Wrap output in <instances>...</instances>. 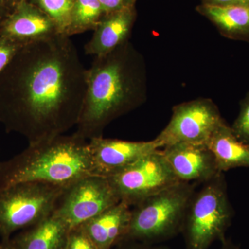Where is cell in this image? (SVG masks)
<instances>
[{
    "label": "cell",
    "mask_w": 249,
    "mask_h": 249,
    "mask_svg": "<svg viewBox=\"0 0 249 249\" xmlns=\"http://www.w3.org/2000/svg\"><path fill=\"white\" fill-rule=\"evenodd\" d=\"M87 89V70L70 37L58 34L18 51L0 73V124L29 144L76 127Z\"/></svg>",
    "instance_id": "6da1fadb"
},
{
    "label": "cell",
    "mask_w": 249,
    "mask_h": 249,
    "mask_svg": "<svg viewBox=\"0 0 249 249\" xmlns=\"http://www.w3.org/2000/svg\"><path fill=\"white\" fill-rule=\"evenodd\" d=\"M143 99V64L127 41L111 53L95 57L87 70L86 93L75 134L87 141L103 137L108 124Z\"/></svg>",
    "instance_id": "7a4b0ae2"
},
{
    "label": "cell",
    "mask_w": 249,
    "mask_h": 249,
    "mask_svg": "<svg viewBox=\"0 0 249 249\" xmlns=\"http://www.w3.org/2000/svg\"><path fill=\"white\" fill-rule=\"evenodd\" d=\"M92 175L88 141L71 135L56 136L29 144L27 149L0 164V188L23 182L65 187Z\"/></svg>",
    "instance_id": "3957f363"
},
{
    "label": "cell",
    "mask_w": 249,
    "mask_h": 249,
    "mask_svg": "<svg viewBox=\"0 0 249 249\" xmlns=\"http://www.w3.org/2000/svg\"><path fill=\"white\" fill-rule=\"evenodd\" d=\"M196 184L178 183L134 206L128 231L123 241L156 245L181 233Z\"/></svg>",
    "instance_id": "277c9868"
},
{
    "label": "cell",
    "mask_w": 249,
    "mask_h": 249,
    "mask_svg": "<svg viewBox=\"0 0 249 249\" xmlns=\"http://www.w3.org/2000/svg\"><path fill=\"white\" fill-rule=\"evenodd\" d=\"M233 216L227 181L221 173L192 196L181 232L186 249H208L216 241L223 242Z\"/></svg>",
    "instance_id": "5b68a950"
},
{
    "label": "cell",
    "mask_w": 249,
    "mask_h": 249,
    "mask_svg": "<svg viewBox=\"0 0 249 249\" xmlns=\"http://www.w3.org/2000/svg\"><path fill=\"white\" fill-rule=\"evenodd\" d=\"M63 188L37 181L0 188V240L52 215Z\"/></svg>",
    "instance_id": "8992f818"
},
{
    "label": "cell",
    "mask_w": 249,
    "mask_h": 249,
    "mask_svg": "<svg viewBox=\"0 0 249 249\" xmlns=\"http://www.w3.org/2000/svg\"><path fill=\"white\" fill-rule=\"evenodd\" d=\"M119 201L120 198L109 178L89 175L64 187L52 214L61 219L71 229L80 227Z\"/></svg>",
    "instance_id": "52a82bcc"
},
{
    "label": "cell",
    "mask_w": 249,
    "mask_h": 249,
    "mask_svg": "<svg viewBox=\"0 0 249 249\" xmlns=\"http://www.w3.org/2000/svg\"><path fill=\"white\" fill-rule=\"evenodd\" d=\"M108 178L120 201L131 207L149 196L182 182L174 173L161 149L142 157L124 171Z\"/></svg>",
    "instance_id": "ba28073f"
},
{
    "label": "cell",
    "mask_w": 249,
    "mask_h": 249,
    "mask_svg": "<svg viewBox=\"0 0 249 249\" xmlns=\"http://www.w3.org/2000/svg\"><path fill=\"white\" fill-rule=\"evenodd\" d=\"M224 122L211 100H195L175 106L170 122L155 139L160 149L177 143L206 145Z\"/></svg>",
    "instance_id": "9c48e42d"
},
{
    "label": "cell",
    "mask_w": 249,
    "mask_h": 249,
    "mask_svg": "<svg viewBox=\"0 0 249 249\" xmlns=\"http://www.w3.org/2000/svg\"><path fill=\"white\" fill-rule=\"evenodd\" d=\"M92 175L110 178L134 163L160 149L155 139L150 142H129L96 137L88 141Z\"/></svg>",
    "instance_id": "30bf717a"
},
{
    "label": "cell",
    "mask_w": 249,
    "mask_h": 249,
    "mask_svg": "<svg viewBox=\"0 0 249 249\" xmlns=\"http://www.w3.org/2000/svg\"><path fill=\"white\" fill-rule=\"evenodd\" d=\"M58 34L55 23L31 1L17 5L0 24V37L22 45Z\"/></svg>",
    "instance_id": "8fae6325"
},
{
    "label": "cell",
    "mask_w": 249,
    "mask_h": 249,
    "mask_svg": "<svg viewBox=\"0 0 249 249\" xmlns=\"http://www.w3.org/2000/svg\"><path fill=\"white\" fill-rule=\"evenodd\" d=\"M161 152L182 182L204 183L222 173L206 144H174L163 147Z\"/></svg>",
    "instance_id": "7c38bea8"
},
{
    "label": "cell",
    "mask_w": 249,
    "mask_h": 249,
    "mask_svg": "<svg viewBox=\"0 0 249 249\" xmlns=\"http://www.w3.org/2000/svg\"><path fill=\"white\" fill-rule=\"evenodd\" d=\"M136 18L134 5L105 15L93 30L92 37L85 45L87 55L102 56L127 42Z\"/></svg>",
    "instance_id": "4fadbf2b"
},
{
    "label": "cell",
    "mask_w": 249,
    "mask_h": 249,
    "mask_svg": "<svg viewBox=\"0 0 249 249\" xmlns=\"http://www.w3.org/2000/svg\"><path fill=\"white\" fill-rule=\"evenodd\" d=\"M132 207L119 201L80 227L99 249H113L127 234Z\"/></svg>",
    "instance_id": "5bb4252c"
},
{
    "label": "cell",
    "mask_w": 249,
    "mask_h": 249,
    "mask_svg": "<svg viewBox=\"0 0 249 249\" xmlns=\"http://www.w3.org/2000/svg\"><path fill=\"white\" fill-rule=\"evenodd\" d=\"M70 229L52 214L11 237L15 249H65Z\"/></svg>",
    "instance_id": "9a60e30c"
},
{
    "label": "cell",
    "mask_w": 249,
    "mask_h": 249,
    "mask_svg": "<svg viewBox=\"0 0 249 249\" xmlns=\"http://www.w3.org/2000/svg\"><path fill=\"white\" fill-rule=\"evenodd\" d=\"M206 145L222 173L233 168H249V144L240 142L227 123L214 131Z\"/></svg>",
    "instance_id": "2e32d148"
},
{
    "label": "cell",
    "mask_w": 249,
    "mask_h": 249,
    "mask_svg": "<svg viewBox=\"0 0 249 249\" xmlns=\"http://www.w3.org/2000/svg\"><path fill=\"white\" fill-rule=\"evenodd\" d=\"M196 11L208 18L226 37L249 39V6H220L200 4Z\"/></svg>",
    "instance_id": "e0dca14e"
},
{
    "label": "cell",
    "mask_w": 249,
    "mask_h": 249,
    "mask_svg": "<svg viewBox=\"0 0 249 249\" xmlns=\"http://www.w3.org/2000/svg\"><path fill=\"white\" fill-rule=\"evenodd\" d=\"M105 15L98 0H75L67 36L94 30Z\"/></svg>",
    "instance_id": "ac0fdd59"
},
{
    "label": "cell",
    "mask_w": 249,
    "mask_h": 249,
    "mask_svg": "<svg viewBox=\"0 0 249 249\" xmlns=\"http://www.w3.org/2000/svg\"><path fill=\"white\" fill-rule=\"evenodd\" d=\"M55 23L59 33L67 36L75 0H31Z\"/></svg>",
    "instance_id": "d6986e66"
},
{
    "label": "cell",
    "mask_w": 249,
    "mask_h": 249,
    "mask_svg": "<svg viewBox=\"0 0 249 249\" xmlns=\"http://www.w3.org/2000/svg\"><path fill=\"white\" fill-rule=\"evenodd\" d=\"M231 129L240 142L249 144V94L241 105L240 114L231 126Z\"/></svg>",
    "instance_id": "ffe728a7"
},
{
    "label": "cell",
    "mask_w": 249,
    "mask_h": 249,
    "mask_svg": "<svg viewBox=\"0 0 249 249\" xmlns=\"http://www.w3.org/2000/svg\"><path fill=\"white\" fill-rule=\"evenodd\" d=\"M65 249H99L87 235L82 227L70 229Z\"/></svg>",
    "instance_id": "44dd1931"
},
{
    "label": "cell",
    "mask_w": 249,
    "mask_h": 249,
    "mask_svg": "<svg viewBox=\"0 0 249 249\" xmlns=\"http://www.w3.org/2000/svg\"><path fill=\"white\" fill-rule=\"evenodd\" d=\"M23 46L9 39L0 37V73L4 71Z\"/></svg>",
    "instance_id": "7402d4cb"
},
{
    "label": "cell",
    "mask_w": 249,
    "mask_h": 249,
    "mask_svg": "<svg viewBox=\"0 0 249 249\" xmlns=\"http://www.w3.org/2000/svg\"><path fill=\"white\" fill-rule=\"evenodd\" d=\"M113 249H169L165 247L144 243L137 241H123Z\"/></svg>",
    "instance_id": "603a6c76"
},
{
    "label": "cell",
    "mask_w": 249,
    "mask_h": 249,
    "mask_svg": "<svg viewBox=\"0 0 249 249\" xmlns=\"http://www.w3.org/2000/svg\"><path fill=\"white\" fill-rule=\"evenodd\" d=\"M201 4L209 6H249V0H201Z\"/></svg>",
    "instance_id": "cb8c5ba5"
},
{
    "label": "cell",
    "mask_w": 249,
    "mask_h": 249,
    "mask_svg": "<svg viewBox=\"0 0 249 249\" xmlns=\"http://www.w3.org/2000/svg\"><path fill=\"white\" fill-rule=\"evenodd\" d=\"M105 14H109L127 6L124 0H98Z\"/></svg>",
    "instance_id": "d4e9b609"
},
{
    "label": "cell",
    "mask_w": 249,
    "mask_h": 249,
    "mask_svg": "<svg viewBox=\"0 0 249 249\" xmlns=\"http://www.w3.org/2000/svg\"><path fill=\"white\" fill-rule=\"evenodd\" d=\"M10 12L4 0H0V24Z\"/></svg>",
    "instance_id": "484cf974"
},
{
    "label": "cell",
    "mask_w": 249,
    "mask_h": 249,
    "mask_svg": "<svg viewBox=\"0 0 249 249\" xmlns=\"http://www.w3.org/2000/svg\"><path fill=\"white\" fill-rule=\"evenodd\" d=\"M220 249H242L240 246L235 245L230 239L226 238L222 242V247Z\"/></svg>",
    "instance_id": "4316f807"
},
{
    "label": "cell",
    "mask_w": 249,
    "mask_h": 249,
    "mask_svg": "<svg viewBox=\"0 0 249 249\" xmlns=\"http://www.w3.org/2000/svg\"><path fill=\"white\" fill-rule=\"evenodd\" d=\"M6 6L9 8V11L14 9L17 5L20 4L21 2L24 1H31V0H4Z\"/></svg>",
    "instance_id": "83f0119b"
},
{
    "label": "cell",
    "mask_w": 249,
    "mask_h": 249,
    "mask_svg": "<svg viewBox=\"0 0 249 249\" xmlns=\"http://www.w3.org/2000/svg\"><path fill=\"white\" fill-rule=\"evenodd\" d=\"M0 249H15L14 246L9 240H0Z\"/></svg>",
    "instance_id": "f1b7e54d"
},
{
    "label": "cell",
    "mask_w": 249,
    "mask_h": 249,
    "mask_svg": "<svg viewBox=\"0 0 249 249\" xmlns=\"http://www.w3.org/2000/svg\"><path fill=\"white\" fill-rule=\"evenodd\" d=\"M136 0H124L127 5H134Z\"/></svg>",
    "instance_id": "f546056e"
},
{
    "label": "cell",
    "mask_w": 249,
    "mask_h": 249,
    "mask_svg": "<svg viewBox=\"0 0 249 249\" xmlns=\"http://www.w3.org/2000/svg\"><path fill=\"white\" fill-rule=\"evenodd\" d=\"M0 164H1V162H0Z\"/></svg>",
    "instance_id": "4dcf8cb0"
}]
</instances>
